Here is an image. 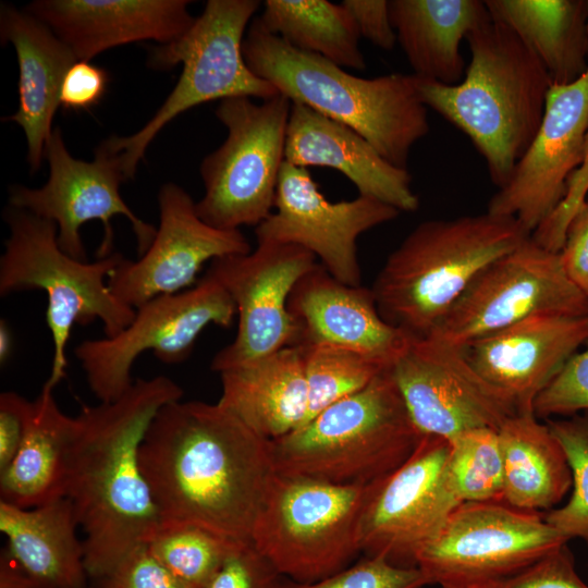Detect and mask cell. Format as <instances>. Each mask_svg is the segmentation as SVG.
<instances>
[{"label":"cell","instance_id":"f546056e","mask_svg":"<svg viewBox=\"0 0 588 588\" xmlns=\"http://www.w3.org/2000/svg\"><path fill=\"white\" fill-rule=\"evenodd\" d=\"M504 465L503 503L525 512L553 510L572 488L566 454L547 422L515 414L499 428Z\"/></svg>","mask_w":588,"mask_h":588},{"label":"cell","instance_id":"7bdbcfd3","mask_svg":"<svg viewBox=\"0 0 588 588\" xmlns=\"http://www.w3.org/2000/svg\"><path fill=\"white\" fill-rule=\"evenodd\" d=\"M109 76L105 69L77 60L66 71L60 91V106L66 110H87L106 94Z\"/></svg>","mask_w":588,"mask_h":588},{"label":"cell","instance_id":"d4e9b609","mask_svg":"<svg viewBox=\"0 0 588 588\" xmlns=\"http://www.w3.org/2000/svg\"><path fill=\"white\" fill-rule=\"evenodd\" d=\"M2 42H11L19 63V108L4 121L17 123L27 140V162L36 172L52 134L60 91L69 68L77 61L72 50L40 20L11 5L1 7Z\"/></svg>","mask_w":588,"mask_h":588},{"label":"cell","instance_id":"83f0119b","mask_svg":"<svg viewBox=\"0 0 588 588\" xmlns=\"http://www.w3.org/2000/svg\"><path fill=\"white\" fill-rule=\"evenodd\" d=\"M390 16L413 74L444 85L465 75L461 42L490 14L477 0H392Z\"/></svg>","mask_w":588,"mask_h":588},{"label":"cell","instance_id":"1f68e13d","mask_svg":"<svg viewBox=\"0 0 588 588\" xmlns=\"http://www.w3.org/2000/svg\"><path fill=\"white\" fill-rule=\"evenodd\" d=\"M260 24L290 46L341 66L366 69L359 34L342 3L327 0H267Z\"/></svg>","mask_w":588,"mask_h":588},{"label":"cell","instance_id":"7dc6e473","mask_svg":"<svg viewBox=\"0 0 588 588\" xmlns=\"http://www.w3.org/2000/svg\"><path fill=\"white\" fill-rule=\"evenodd\" d=\"M0 588H38L17 566L7 556H1Z\"/></svg>","mask_w":588,"mask_h":588},{"label":"cell","instance_id":"7c38bea8","mask_svg":"<svg viewBox=\"0 0 588 588\" xmlns=\"http://www.w3.org/2000/svg\"><path fill=\"white\" fill-rule=\"evenodd\" d=\"M235 316L229 293L206 273L191 289L137 307L117 335L83 341L74 353L90 391L100 402H112L133 384L132 366L144 352L151 351L163 364H180L208 326L229 328Z\"/></svg>","mask_w":588,"mask_h":588},{"label":"cell","instance_id":"e0dca14e","mask_svg":"<svg viewBox=\"0 0 588 588\" xmlns=\"http://www.w3.org/2000/svg\"><path fill=\"white\" fill-rule=\"evenodd\" d=\"M273 209L255 228L257 243L301 246L336 280L355 286L360 285L357 238L401 213L363 195L332 203L320 192L308 169L286 161L280 172Z\"/></svg>","mask_w":588,"mask_h":588},{"label":"cell","instance_id":"6da1fadb","mask_svg":"<svg viewBox=\"0 0 588 588\" xmlns=\"http://www.w3.org/2000/svg\"><path fill=\"white\" fill-rule=\"evenodd\" d=\"M139 464L161 523L197 525L250 541L275 475L271 441L218 403L164 405L139 448Z\"/></svg>","mask_w":588,"mask_h":588},{"label":"cell","instance_id":"52a82bcc","mask_svg":"<svg viewBox=\"0 0 588 588\" xmlns=\"http://www.w3.org/2000/svg\"><path fill=\"white\" fill-rule=\"evenodd\" d=\"M4 219L10 233L0 257V295L24 290L46 293V320L53 343L46 382L57 387L65 376L66 346L74 324L100 320L110 338L132 322L135 309L122 303L108 284L124 257L113 252L93 262L78 260L60 248L52 221L11 206Z\"/></svg>","mask_w":588,"mask_h":588},{"label":"cell","instance_id":"484cf974","mask_svg":"<svg viewBox=\"0 0 588 588\" xmlns=\"http://www.w3.org/2000/svg\"><path fill=\"white\" fill-rule=\"evenodd\" d=\"M219 375L217 403L261 438L275 440L304 424L308 395L301 346H286Z\"/></svg>","mask_w":588,"mask_h":588},{"label":"cell","instance_id":"e575fe53","mask_svg":"<svg viewBox=\"0 0 588 588\" xmlns=\"http://www.w3.org/2000/svg\"><path fill=\"white\" fill-rule=\"evenodd\" d=\"M298 346L303 350L308 395L304 424L328 406L364 389L387 370L367 356L347 348L327 344Z\"/></svg>","mask_w":588,"mask_h":588},{"label":"cell","instance_id":"ac0fdd59","mask_svg":"<svg viewBox=\"0 0 588 588\" xmlns=\"http://www.w3.org/2000/svg\"><path fill=\"white\" fill-rule=\"evenodd\" d=\"M391 373L422 434L450 440L474 428L499 430L517 414L474 369L462 348L429 336L411 338Z\"/></svg>","mask_w":588,"mask_h":588},{"label":"cell","instance_id":"603a6c76","mask_svg":"<svg viewBox=\"0 0 588 588\" xmlns=\"http://www.w3.org/2000/svg\"><path fill=\"white\" fill-rule=\"evenodd\" d=\"M186 0H37L26 11L75 54L90 61L117 46L154 39L166 45L193 25Z\"/></svg>","mask_w":588,"mask_h":588},{"label":"cell","instance_id":"9a60e30c","mask_svg":"<svg viewBox=\"0 0 588 588\" xmlns=\"http://www.w3.org/2000/svg\"><path fill=\"white\" fill-rule=\"evenodd\" d=\"M45 157L49 163L47 183L39 188L10 187L9 206L52 221L58 229L60 248L78 260L87 261L81 228L91 220L103 224L98 258L112 254L111 220L115 216L130 221L139 255L149 248L157 229L140 220L123 200L120 184L126 180L118 156L98 147L93 161L76 159L56 127L46 144Z\"/></svg>","mask_w":588,"mask_h":588},{"label":"cell","instance_id":"ffe728a7","mask_svg":"<svg viewBox=\"0 0 588 588\" xmlns=\"http://www.w3.org/2000/svg\"><path fill=\"white\" fill-rule=\"evenodd\" d=\"M158 204L159 228L151 245L135 261L123 258L108 279L112 293L134 309L152 298L191 289L207 261L252 250L240 230L206 223L181 186L164 184Z\"/></svg>","mask_w":588,"mask_h":588},{"label":"cell","instance_id":"4fadbf2b","mask_svg":"<svg viewBox=\"0 0 588 588\" xmlns=\"http://www.w3.org/2000/svg\"><path fill=\"white\" fill-rule=\"evenodd\" d=\"M541 314L588 316V296L567 278L560 253L528 236L485 267L427 336L462 348Z\"/></svg>","mask_w":588,"mask_h":588},{"label":"cell","instance_id":"b9f144b4","mask_svg":"<svg viewBox=\"0 0 588 588\" xmlns=\"http://www.w3.org/2000/svg\"><path fill=\"white\" fill-rule=\"evenodd\" d=\"M588 196V134L580 167L567 182L566 194L554 211L535 230L532 240L548 250L560 253L568 223Z\"/></svg>","mask_w":588,"mask_h":588},{"label":"cell","instance_id":"44dd1931","mask_svg":"<svg viewBox=\"0 0 588 588\" xmlns=\"http://www.w3.org/2000/svg\"><path fill=\"white\" fill-rule=\"evenodd\" d=\"M585 343L588 316L541 314L482 336L462 351L517 414H524L534 413L537 396Z\"/></svg>","mask_w":588,"mask_h":588},{"label":"cell","instance_id":"8d00e7d4","mask_svg":"<svg viewBox=\"0 0 588 588\" xmlns=\"http://www.w3.org/2000/svg\"><path fill=\"white\" fill-rule=\"evenodd\" d=\"M429 581L419 567H402L380 555L362 560L315 583L285 580L284 588H424Z\"/></svg>","mask_w":588,"mask_h":588},{"label":"cell","instance_id":"f1b7e54d","mask_svg":"<svg viewBox=\"0 0 588 588\" xmlns=\"http://www.w3.org/2000/svg\"><path fill=\"white\" fill-rule=\"evenodd\" d=\"M54 387L45 382L30 401L25 434L9 467L0 474V500L34 507L64 497L68 453L76 419L58 406Z\"/></svg>","mask_w":588,"mask_h":588},{"label":"cell","instance_id":"f35d334b","mask_svg":"<svg viewBox=\"0 0 588 588\" xmlns=\"http://www.w3.org/2000/svg\"><path fill=\"white\" fill-rule=\"evenodd\" d=\"M285 580L250 541H240L207 588H284Z\"/></svg>","mask_w":588,"mask_h":588},{"label":"cell","instance_id":"3957f363","mask_svg":"<svg viewBox=\"0 0 588 588\" xmlns=\"http://www.w3.org/2000/svg\"><path fill=\"white\" fill-rule=\"evenodd\" d=\"M466 40L471 59L463 79L444 85L415 75L417 89L427 108L468 136L500 188L538 132L552 81L520 38L490 15Z\"/></svg>","mask_w":588,"mask_h":588},{"label":"cell","instance_id":"d590c367","mask_svg":"<svg viewBox=\"0 0 588 588\" xmlns=\"http://www.w3.org/2000/svg\"><path fill=\"white\" fill-rule=\"evenodd\" d=\"M546 422L566 454L572 493L566 504L543 514L544 519L568 540L579 538L588 546V411Z\"/></svg>","mask_w":588,"mask_h":588},{"label":"cell","instance_id":"ab89813d","mask_svg":"<svg viewBox=\"0 0 588 588\" xmlns=\"http://www.w3.org/2000/svg\"><path fill=\"white\" fill-rule=\"evenodd\" d=\"M95 580L96 588H191L171 574L147 546L135 549Z\"/></svg>","mask_w":588,"mask_h":588},{"label":"cell","instance_id":"4316f807","mask_svg":"<svg viewBox=\"0 0 588 588\" xmlns=\"http://www.w3.org/2000/svg\"><path fill=\"white\" fill-rule=\"evenodd\" d=\"M66 497L34 507L0 500L5 555L38 588H87L83 540Z\"/></svg>","mask_w":588,"mask_h":588},{"label":"cell","instance_id":"4dcf8cb0","mask_svg":"<svg viewBox=\"0 0 588 588\" xmlns=\"http://www.w3.org/2000/svg\"><path fill=\"white\" fill-rule=\"evenodd\" d=\"M490 16L510 27L547 70L565 85L587 70L588 1L487 0Z\"/></svg>","mask_w":588,"mask_h":588},{"label":"cell","instance_id":"74e56055","mask_svg":"<svg viewBox=\"0 0 588 588\" xmlns=\"http://www.w3.org/2000/svg\"><path fill=\"white\" fill-rule=\"evenodd\" d=\"M588 411V343L574 354L534 403L537 418L573 416Z\"/></svg>","mask_w":588,"mask_h":588},{"label":"cell","instance_id":"60d3db41","mask_svg":"<svg viewBox=\"0 0 588 588\" xmlns=\"http://www.w3.org/2000/svg\"><path fill=\"white\" fill-rule=\"evenodd\" d=\"M495 588H588L567 543Z\"/></svg>","mask_w":588,"mask_h":588},{"label":"cell","instance_id":"bcb514c9","mask_svg":"<svg viewBox=\"0 0 588 588\" xmlns=\"http://www.w3.org/2000/svg\"><path fill=\"white\" fill-rule=\"evenodd\" d=\"M30 401L13 391L0 394V474L15 458L27 425Z\"/></svg>","mask_w":588,"mask_h":588},{"label":"cell","instance_id":"cb8c5ba5","mask_svg":"<svg viewBox=\"0 0 588 588\" xmlns=\"http://www.w3.org/2000/svg\"><path fill=\"white\" fill-rule=\"evenodd\" d=\"M285 161L306 169H334L356 186L359 195L383 201L400 212H413L419 207L406 169L390 163L351 127L303 103L291 106Z\"/></svg>","mask_w":588,"mask_h":588},{"label":"cell","instance_id":"ee69618b","mask_svg":"<svg viewBox=\"0 0 588 588\" xmlns=\"http://www.w3.org/2000/svg\"><path fill=\"white\" fill-rule=\"evenodd\" d=\"M560 257L567 278L588 296V196L568 223Z\"/></svg>","mask_w":588,"mask_h":588},{"label":"cell","instance_id":"2e32d148","mask_svg":"<svg viewBox=\"0 0 588 588\" xmlns=\"http://www.w3.org/2000/svg\"><path fill=\"white\" fill-rule=\"evenodd\" d=\"M316 265L305 248L274 243H257L249 253L210 262L207 274L225 289L237 315L235 338L213 356V371L297 344L298 328L287 303L295 284Z\"/></svg>","mask_w":588,"mask_h":588},{"label":"cell","instance_id":"9c48e42d","mask_svg":"<svg viewBox=\"0 0 588 588\" xmlns=\"http://www.w3.org/2000/svg\"><path fill=\"white\" fill-rule=\"evenodd\" d=\"M369 485L274 475L250 542L287 579L315 583L362 553L358 524Z\"/></svg>","mask_w":588,"mask_h":588},{"label":"cell","instance_id":"8992f818","mask_svg":"<svg viewBox=\"0 0 588 588\" xmlns=\"http://www.w3.org/2000/svg\"><path fill=\"white\" fill-rule=\"evenodd\" d=\"M424 434L391 373L271 441L274 470L340 485H369L401 466Z\"/></svg>","mask_w":588,"mask_h":588},{"label":"cell","instance_id":"7402d4cb","mask_svg":"<svg viewBox=\"0 0 588 588\" xmlns=\"http://www.w3.org/2000/svg\"><path fill=\"white\" fill-rule=\"evenodd\" d=\"M287 306L298 328L296 345L347 348L385 369L392 368L412 338L382 319L371 289L345 284L320 264L298 280Z\"/></svg>","mask_w":588,"mask_h":588},{"label":"cell","instance_id":"277c9868","mask_svg":"<svg viewBox=\"0 0 588 588\" xmlns=\"http://www.w3.org/2000/svg\"><path fill=\"white\" fill-rule=\"evenodd\" d=\"M243 54L250 70L279 94L351 127L397 168L407 170L413 146L429 133L428 108L414 74L353 75L290 46L258 19L245 35Z\"/></svg>","mask_w":588,"mask_h":588},{"label":"cell","instance_id":"ba28073f","mask_svg":"<svg viewBox=\"0 0 588 588\" xmlns=\"http://www.w3.org/2000/svg\"><path fill=\"white\" fill-rule=\"evenodd\" d=\"M260 7L257 0H209L187 32L154 47L148 64L170 69L182 63L179 81L154 117L136 133L111 136L99 147L118 156L125 180L157 134L174 118L212 100L248 97L270 99L279 93L256 75L243 54L245 30Z\"/></svg>","mask_w":588,"mask_h":588},{"label":"cell","instance_id":"8fae6325","mask_svg":"<svg viewBox=\"0 0 588 588\" xmlns=\"http://www.w3.org/2000/svg\"><path fill=\"white\" fill-rule=\"evenodd\" d=\"M568 541L542 514L464 502L421 548L416 566L439 588H495Z\"/></svg>","mask_w":588,"mask_h":588},{"label":"cell","instance_id":"f6af8a7d","mask_svg":"<svg viewBox=\"0 0 588 588\" xmlns=\"http://www.w3.org/2000/svg\"><path fill=\"white\" fill-rule=\"evenodd\" d=\"M357 32L382 50H392L397 42L387 0H343Z\"/></svg>","mask_w":588,"mask_h":588},{"label":"cell","instance_id":"7a4b0ae2","mask_svg":"<svg viewBox=\"0 0 588 588\" xmlns=\"http://www.w3.org/2000/svg\"><path fill=\"white\" fill-rule=\"evenodd\" d=\"M182 396L168 377L136 379L118 400L83 405L75 416L64 497L85 535V566L94 579L147 546L161 525L139 448L157 413Z\"/></svg>","mask_w":588,"mask_h":588},{"label":"cell","instance_id":"d6a6232c","mask_svg":"<svg viewBox=\"0 0 588 588\" xmlns=\"http://www.w3.org/2000/svg\"><path fill=\"white\" fill-rule=\"evenodd\" d=\"M238 542L197 525L161 523L147 547L182 583L207 588Z\"/></svg>","mask_w":588,"mask_h":588},{"label":"cell","instance_id":"30bf717a","mask_svg":"<svg viewBox=\"0 0 588 588\" xmlns=\"http://www.w3.org/2000/svg\"><path fill=\"white\" fill-rule=\"evenodd\" d=\"M291 106L281 94L260 102L248 97L220 101L216 115L228 136L200 164L204 195L196 211L206 223L240 230L272 213Z\"/></svg>","mask_w":588,"mask_h":588},{"label":"cell","instance_id":"5b68a950","mask_svg":"<svg viewBox=\"0 0 588 588\" xmlns=\"http://www.w3.org/2000/svg\"><path fill=\"white\" fill-rule=\"evenodd\" d=\"M528 236L516 219L488 211L421 222L376 277L380 316L412 338L427 336L485 267Z\"/></svg>","mask_w":588,"mask_h":588},{"label":"cell","instance_id":"5bb4252c","mask_svg":"<svg viewBox=\"0 0 588 588\" xmlns=\"http://www.w3.org/2000/svg\"><path fill=\"white\" fill-rule=\"evenodd\" d=\"M449 449L446 439L424 434L401 466L369 483L358 524L362 553L416 566L421 548L461 504L448 474Z\"/></svg>","mask_w":588,"mask_h":588},{"label":"cell","instance_id":"836d02e7","mask_svg":"<svg viewBox=\"0 0 588 588\" xmlns=\"http://www.w3.org/2000/svg\"><path fill=\"white\" fill-rule=\"evenodd\" d=\"M448 441V474L461 503H503L504 465L498 429L474 428Z\"/></svg>","mask_w":588,"mask_h":588},{"label":"cell","instance_id":"c3c4849f","mask_svg":"<svg viewBox=\"0 0 588 588\" xmlns=\"http://www.w3.org/2000/svg\"><path fill=\"white\" fill-rule=\"evenodd\" d=\"M13 348L12 335L7 322L1 319L0 321V362L5 364L11 356Z\"/></svg>","mask_w":588,"mask_h":588},{"label":"cell","instance_id":"d6986e66","mask_svg":"<svg viewBox=\"0 0 588 588\" xmlns=\"http://www.w3.org/2000/svg\"><path fill=\"white\" fill-rule=\"evenodd\" d=\"M587 134L588 70L573 83L552 84L536 136L487 211L516 219L531 235L565 197L584 160Z\"/></svg>","mask_w":588,"mask_h":588},{"label":"cell","instance_id":"681fc988","mask_svg":"<svg viewBox=\"0 0 588 588\" xmlns=\"http://www.w3.org/2000/svg\"><path fill=\"white\" fill-rule=\"evenodd\" d=\"M587 40H588V22H587Z\"/></svg>","mask_w":588,"mask_h":588}]
</instances>
